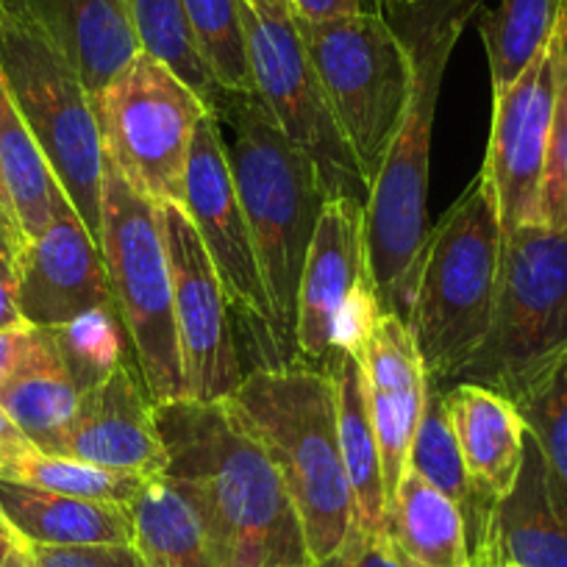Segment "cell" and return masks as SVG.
I'll list each match as a JSON object with an SVG mask.
<instances>
[{"instance_id": "cell-47", "label": "cell", "mask_w": 567, "mask_h": 567, "mask_svg": "<svg viewBox=\"0 0 567 567\" xmlns=\"http://www.w3.org/2000/svg\"><path fill=\"white\" fill-rule=\"evenodd\" d=\"M7 567H31V561H29V556H25V545L23 548L18 550V554L12 556V561H9Z\"/></svg>"}, {"instance_id": "cell-17", "label": "cell", "mask_w": 567, "mask_h": 567, "mask_svg": "<svg viewBox=\"0 0 567 567\" xmlns=\"http://www.w3.org/2000/svg\"><path fill=\"white\" fill-rule=\"evenodd\" d=\"M53 456L145 478L165 473L167 451L154 417V401L134 362L120 364L106 381L81 392L73 425Z\"/></svg>"}, {"instance_id": "cell-33", "label": "cell", "mask_w": 567, "mask_h": 567, "mask_svg": "<svg viewBox=\"0 0 567 567\" xmlns=\"http://www.w3.org/2000/svg\"><path fill=\"white\" fill-rule=\"evenodd\" d=\"M51 334L79 392H86L106 381L131 357L128 340H125V331L114 307L92 309V312L75 318L73 323L51 329Z\"/></svg>"}, {"instance_id": "cell-18", "label": "cell", "mask_w": 567, "mask_h": 567, "mask_svg": "<svg viewBox=\"0 0 567 567\" xmlns=\"http://www.w3.org/2000/svg\"><path fill=\"white\" fill-rule=\"evenodd\" d=\"M567 567V495L526 432L517 482L489 512L473 567Z\"/></svg>"}, {"instance_id": "cell-8", "label": "cell", "mask_w": 567, "mask_h": 567, "mask_svg": "<svg viewBox=\"0 0 567 567\" xmlns=\"http://www.w3.org/2000/svg\"><path fill=\"white\" fill-rule=\"evenodd\" d=\"M101 254L114 312L151 401L187 398L159 204L131 187L109 162L103 173Z\"/></svg>"}, {"instance_id": "cell-12", "label": "cell", "mask_w": 567, "mask_h": 567, "mask_svg": "<svg viewBox=\"0 0 567 567\" xmlns=\"http://www.w3.org/2000/svg\"><path fill=\"white\" fill-rule=\"evenodd\" d=\"M182 209L193 220L215 265L228 309L243 320L256 346L265 348L261 368H284V364L301 362L278 329L248 220H245L243 204H239L237 187L228 171L220 128L212 112L200 120L195 131L193 156L187 167V195H184Z\"/></svg>"}, {"instance_id": "cell-16", "label": "cell", "mask_w": 567, "mask_h": 567, "mask_svg": "<svg viewBox=\"0 0 567 567\" xmlns=\"http://www.w3.org/2000/svg\"><path fill=\"white\" fill-rule=\"evenodd\" d=\"M368 276L364 204L353 198H329L320 212L298 287L296 346L301 362L331 368L337 359V315Z\"/></svg>"}, {"instance_id": "cell-4", "label": "cell", "mask_w": 567, "mask_h": 567, "mask_svg": "<svg viewBox=\"0 0 567 567\" xmlns=\"http://www.w3.org/2000/svg\"><path fill=\"white\" fill-rule=\"evenodd\" d=\"M212 114L278 329L298 357V287L329 193L312 162L281 134L259 95L226 92Z\"/></svg>"}, {"instance_id": "cell-45", "label": "cell", "mask_w": 567, "mask_h": 567, "mask_svg": "<svg viewBox=\"0 0 567 567\" xmlns=\"http://www.w3.org/2000/svg\"><path fill=\"white\" fill-rule=\"evenodd\" d=\"M245 3H250V7L267 14H296L290 0H245Z\"/></svg>"}, {"instance_id": "cell-43", "label": "cell", "mask_w": 567, "mask_h": 567, "mask_svg": "<svg viewBox=\"0 0 567 567\" xmlns=\"http://www.w3.org/2000/svg\"><path fill=\"white\" fill-rule=\"evenodd\" d=\"M23 545H25L23 537L14 532L12 523H9L7 517H3V512H0V567H7L9 561H12V556L18 554Z\"/></svg>"}, {"instance_id": "cell-7", "label": "cell", "mask_w": 567, "mask_h": 567, "mask_svg": "<svg viewBox=\"0 0 567 567\" xmlns=\"http://www.w3.org/2000/svg\"><path fill=\"white\" fill-rule=\"evenodd\" d=\"M567 357V228L526 223L504 234L493 320L456 384L512 403Z\"/></svg>"}, {"instance_id": "cell-28", "label": "cell", "mask_w": 567, "mask_h": 567, "mask_svg": "<svg viewBox=\"0 0 567 567\" xmlns=\"http://www.w3.org/2000/svg\"><path fill=\"white\" fill-rule=\"evenodd\" d=\"M0 167L25 239L40 237L51 223V200L59 184L45 156L37 148L29 125L20 117L3 75H0Z\"/></svg>"}, {"instance_id": "cell-20", "label": "cell", "mask_w": 567, "mask_h": 567, "mask_svg": "<svg viewBox=\"0 0 567 567\" xmlns=\"http://www.w3.org/2000/svg\"><path fill=\"white\" fill-rule=\"evenodd\" d=\"M97 95L140 53L125 0H18Z\"/></svg>"}, {"instance_id": "cell-14", "label": "cell", "mask_w": 567, "mask_h": 567, "mask_svg": "<svg viewBox=\"0 0 567 567\" xmlns=\"http://www.w3.org/2000/svg\"><path fill=\"white\" fill-rule=\"evenodd\" d=\"M159 217L187 398L226 401L245 379L226 292L187 212L176 204H159Z\"/></svg>"}, {"instance_id": "cell-34", "label": "cell", "mask_w": 567, "mask_h": 567, "mask_svg": "<svg viewBox=\"0 0 567 567\" xmlns=\"http://www.w3.org/2000/svg\"><path fill=\"white\" fill-rule=\"evenodd\" d=\"M515 406L543 451L556 487L567 495V357L528 386Z\"/></svg>"}, {"instance_id": "cell-44", "label": "cell", "mask_w": 567, "mask_h": 567, "mask_svg": "<svg viewBox=\"0 0 567 567\" xmlns=\"http://www.w3.org/2000/svg\"><path fill=\"white\" fill-rule=\"evenodd\" d=\"M368 3V12L381 14V18H395L403 7H406V0H364Z\"/></svg>"}, {"instance_id": "cell-15", "label": "cell", "mask_w": 567, "mask_h": 567, "mask_svg": "<svg viewBox=\"0 0 567 567\" xmlns=\"http://www.w3.org/2000/svg\"><path fill=\"white\" fill-rule=\"evenodd\" d=\"M20 315L34 329H59L92 309L114 307L101 245L56 187L51 223L18 254Z\"/></svg>"}, {"instance_id": "cell-31", "label": "cell", "mask_w": 567, "mask_h": 567, "mask_svg": "<svg viewBox=\"0 0 567 567\" xmlns=\"http://www.w3.org/2000/svg\"><path fill=\"white\" fill-rule=\"evenodd\" d=\"M0 476L31 484V487L51 489V493L73 495V498L128 506L142 493V487L151 482L145 476H136V473L109 471V467L70 460V456L42 454L37 449L9 460L7 465L0 467Z\"/></svg>"}, {"instance_id": "cell-5", "label": "cell", "mask_w": 567, "mask_h": 567, "mask_svg": "<svg viewBox=\"0 0 567 567\" xmlns=\"http://www.w3.org/2000/svg\"><path fill=\"white\" fill-rule=\"evenodd\" d=\"M495 187L484 171L437 223L414 272L409 334L432 384L456 381L484 342L493 320L501 267Z\"/></svg>"}, {"instance_id": "cell-50", "label": "cell", "mask_w": 567, "mask_h": 567, "mask_svg": "<svg viewBox=\"0 0 567 567\" xmlns=\"http://www.w3.org/2000/svg\"><path fill=\"white\" fill-rule=\"evenodd\" d=\"M309 567H318V565H309Z\"/></svg>"}, {"instance_id": "cell-19", "label": "cell", "mask_w": 567, "mask_h": 567, "mask_svg": "<svg viewBox=\"0 0 567 567\" xmlns=\"http://www.w3.org/2000/svg\"><path fill=\"white\" fill-rule=\"evenodd\" d=\"M359 362H362L364 392L379 437L386 501H390L392 489L406 471L409 449L429 392V375L420 362L406 320L392 312L381 315Z\"/></svg>"}, {"instance_id": "cell-29", "label": "cell", "mask_w": 567, "mask_h": 567, "mask_svg": "<svg viewBox=\"0 0 567 567\" xmlns=\"http://www.w3.org/2000/svg\"><path fill=\"white\" fill-rule=\"evenodd\" d=\"M125 3L140 51L167 64L212 112L223 101L226 90L217 84L195 48L182 0H125Z\"/></svg>"}, {"instance_id": "cell-24", "label": "cell", "mask_w": 567, "mask_h": 567, "mask_svg": "<svg viewBox=\"0 0 567 567\" xmlns=\"http://www.w3.org/2000/svg\"><path fill=\"white\" fill-rule=\"evenodd\" d=\"M384 534L403 567H473L462 509L412 467L386 501Z\"/></svg>"}, {"instance_id": "cell-3", "label": "cell", "mask_w": 567, "mask_h": 567, "mask_svg": "<svg viewBox=\"0 0 567 567\" xmlns=\"http://www.w3.org/2000/svg\"><path fill=\"white\" fill-rule=\"evenodd\" d=\"M226 403L267 451L298 512L309 559L323 565L353 526L331 373L307 362L256 368Z\"/></svg>"}, {"instance_id": "cell-35", "label": "cell", "mask_w": 567, "mask_h": 567, "mask_svg": "<svg viewBox=\"0 0 567 567\" xmlns=\"http://www.w3.org/2000/svg\"><path fill=\"white\" fill-rule=\"evenodd\" d=\"M556 12H559L561 20L559 90H556L543 187H539V223L567 228V0L556 3Z\"/></svg>"}, {"instance_id": "cell-6", "label": "cell", "mask_w": 567, "mask_h": 567, "mask_svg": "<svg viewBox=\"0 0 567 567\" xmlns=\"http://www.w3.org/2000/svg\"><path fill=\"white\" fill-rule=\"evenodd\" d=\"M0 75L53 178L101 245L106 154L90 92L18 0H0Z\"/></svg>"}, {"instance_id": "cell-49", "label": "cell", "mask_w": 567, "mask_h": 567, "mask_svg": "<svg viewBox=\"0 0 567 567\" xmlns=\"http://www.w3.org/2000/svg\"><path fill=\"white\" fill-rule=\"evenodd\" d=\"M504 567H515V565H504Z\"/></svg>"}, {"instance_id": "cell-32", "label": "cell", "mask_w": 567, "mask_h": 567, "mask_svg": "<svg viewBox=\"0 0 567 567\" xmlns=\"http://www.w3.org/2000/svg\"><path fill=\"white\" fill-rule=\"evenodd\" d=\"M189 34L217 84L237 95H256L239 0H182Z\"/></svg>"}, {"instance_id": "cell-36", "label": "cell", "mask_w": 567, "mask_h": 567, "mask_svg": "<svg viewBox=\"0 0 567 567\" xmlns=\"http://www.w3.org/2000/svg\"><path fill=\"white\" fill-rule=\"evenodd\" d=\"M25 556L31 567H148L131 543L73 545V548L25 543Z\"/></svg>"}, {"instance_id": "cell-2", "label": "cell", "mask_w": 567, "mask_h": 567, "mask_svg": "<svg viewBox=\"0 0 567 567\" xmlns=\"http://www.w3.org/2000/svg\"><path fill=\"white\" fill-rule=\"evenodd\" d=\"M482 0H414L390 23L412 56V101L364 206L368 272L384 312L406 320L429 228V148L445 68Z\"/></svg>"}, {"instance_id": "cell-37", "label": "cell", "mask_w": 567, "mask_h": 567, "mask_svg": "<svg viewBox=\"0 0 567 567\" xmlns=\"http://www.w3.org/2000/svg\"><path fill=\"white\" fill-rule=\"evenodd\" d=\"M318 567H403L386 534H348L346 545Z\"/></svg>"}, {"instance_id": "cell-9", "label": "cell", "mask_w": 567, "mask_h": 567, "mask_svg": "<svg viewBox=\"0 0 567 567\" xmlns=\"http://www.w3.org/2000/svg\"><path fill=\"white\" fill-rule=\"evenodd\" d=\"M298 31L348 148L373 189L412 101V56L395 25L373 12L298 20Z\"/></svg>"}, {"instance_id": "cell-10", "label": "cell", "mask_w": 567, "mask_h": 567, "mask_svg": "<svg viewBox=\"0 0 567 567\" xmlns=\"http://www.w3.org/2000/svg\"><path fill=\"white\" fill-rule=\"evenodd\" d=\"M90 101L109 165L154 204L184 206L195 131L209 106L145 51Z\"/></svg>"}, {"instance_id": "cell-39", "label": "cell", "mask_w": 567, "mask_h": 567, "mask_svg": "<svg viewBox=\"0 0 567 567\" xmlns=\"http://www.w3.org/2000/svg\"><path fill=\"white\" fill-rule=\"evenodd\" d=\"M290 3L296 18L309 20V23L368 12V3H364V0H290Z\"/></svg>"}, {"instance_id": "cell-1", "label": "cell", "mask_w": 567, "mask_h": 567, "mask_svg": "<svg viewBox=\"0 0 567 567\" xmlns=\"http://www.w3.org/2000/svg\"><path fill=\"white\" fill-rule=\"evenodd\" d=\"M167 467L162 476L195 506L217 567H309L290 493L259 440L226 401L154 403Z\"/></svg>"}, {"instance_id": "cell-26", "label": "cell", "mask_w": 567, "mask_h": 567, "mask_svg": "<svg viewBox=\"0 0 567 567\" xmlns=\"http://www.w3.org/2000/svg\"><path fill=\"white\" fill-rule=\"evenodd\" d=\"M134 548L148 567H217L195 506L167 482L151 478L131 501Z\"/></svg>"}, {"instance_id": "cell-27", "label": "cell", "mask_w": 567, "mask_h": 567, "mask_svg": "<svg viewBox=\"0 0 567 567\" xmlns=\"http://www.w3.org/2000/svg\"><path fill=\"white\" fill-rule=\"evenodd\" d=\"M406 467H412L420 478H425L432 487H437L440 493L449 495L460 506L467 523L471 554H476L495 504L484 501L478 489L473 487L465 462H462L454 425H451L449 412H445V398L432 381H429V392H425L423 414H420L417 432H414L412 449H409Z\"/></svg>"}, {"instance_id": "cell-48", "label": "cell", "mask_w": 567, "mask_h": 567, "mask_svg": "<svg viewBox=\"0 0 567 567\" xmlns=\"http://www.w3.org/2000/svg\"><path fill=\"white\" fill-rule=\"evenodd\" d=\"M406 3H414V0H406Z\"/></svg>"}, {"instance_id": "cell-30", "label": "cell", "mask_w": 567, "mask_h": 567, "mask_svg": "<svg viewBox=\"0 0 567 567\" xmlns=\"http://www.w3.org/2000/svg\"><path fill=\"white\" fill-rule=\"evenodd\" d=\"M559 0H501L482 14V37L493 75V92L506 90L528 68L550 34Z\"/></svg>"}, {"instance_id": "cell-25", "label": "cell", "mask_w": 567, "mask_h": 567, "mask_svg": "<svg viewBox=\"0 0 567 567\" xmlns=\"http://www.w3.org/2000/svg\"><path fill=\"white\" fill-rule=\"evenodd\" d=\"M337 392V423H340V451L353 498V532L384 534L386 487L381 449L370 417L364 392L362 362L353 353H337L329 368Z\"/></svg>"}, {"instance_id": "cell-11", "label": "cell", "mask_w": 567, "mask_h": 567, "mask_svg": "<svg viewBox=\"0 0 567 567\" xmlns=\"http://www.w3.org/2000/svg\"><path fill=\"white\" fill-rule=\"evenodd\" d=\"M239 14L256 95L281 134L312 162L329 198H353L368 206L370 184L315 73L296 14H267L245 0H239Z\"/></svg>"}, {"instance_id": "cell-13", "label": "cell", "mask_w": 567, "mask_h": 567, "mask_svg": "<svg viewBox=\"0 0 567 567\" xmlns=\"http://www.w3.org/2000/svg\"><path fill=\"white\" fill-rule=\"evenodd\" d=\"M559 53L561 20L556 12L537 56L506 90L493 92V131L482 171L495 187L504 234L539 223V187L559 90Z\"/></svg>"}, {"instance_id": "cell-38", "label": "cell", "mask_w": 567, "mask_h": 567, "mask_svg": "<svg viewBox=\"0 0 567 567\" xmlns=\"http://www.w3.org/2000/svg\"><path fill=\"white\" fill-rule=\"evenodd\" d=\"M29 326L20 315L18 301V261L14 256L0 254V329H20Z\"/></svg>"}, {"instance_id": "cell-41", "label": "cell", "mask_w": 567, "mask_h": 567, "mask_svg": "<svg viewBox=\"0 0 567 567\" xmlns=\"http://www.w3.org/2000/svg\"><path fill=\"white\" fill-rule=\"evenodd\" d=\"M31 449H34V445L25 440V434L20 432L18 425L12 423V417H9V414L3 412V406H0V467Z\"/></svg>"}, {"instance_id": "cell-46", "label": "cell", "mask_w": 567, "mask_h": 567, "mask_svg": "<svg viewBox=\"0 0 567 567\" xmlns=\"http://www.w3.org/2000/svg\"><path fill=\"white\" fill-rule=\"evenodd\" d=\"M0 209L9 212V215L18 220V215H14V204H12V195H9V187H7V178H3V167H0Z\"/></svg>"}, {"instance_id": "cell-21", "label": "cell", "mask_w": 567, "mask_h": 567, "mask_svg": "<svg viewBox=\"0 0 567 567\" xmlns=\"http://www.w3.org/2000/svg\"><path fill=\"white\" fill-rule=\"evenodd\" d=\"M462 462L484 501L498 504L517 482L526 449V423L509 398L460 381L443 392Z\"/></svg>"}, {"instance_id": "cell-40", "label": "cell", "mask_w": 567, "mask_h": 567, "mask_svg": "<svg viewBox=\"0 0 567 567\" xmlns=\"http://www.w3.org/2000/svg\"><path fill=\"white\" fill-rule=\"evenodd\" d=\"M31 326H20V329H0V384L12 375L23 359L25 346H29Z\"/></svg>"}, {"instance_id": "cell-42", "label": "cell", "mask_w": 567, "mask_h": 567, "mask_svg": "<svg viewBox=\"0 0 567 567\" xmlns=\"http://www.w3.org/2000/svg\"><path fill=\"white\" fill-rule=\"evenodd\" d=\"M29 243L23 234V228H20V223L14 220L9 212L0 209V254H9L18 259V254L23 250V245Z\"/></svg>"}, {"instance_id": "cell-23", "label": "cell", "mask_w": 567, "mask_h": 567, "mask_svg": "<svg viewBox=\"0 0 567 567\" xmlns=\"http://www.w3.org/2000/svg\"><path fill=\"white\" fill-rule=\"evenodd\" d=\"M79 386L70 379L51 329L31 326L23 359L0 384V406L42 454H56L79 412Z\"/></svg>"}, {"instance_id": "cell-22", "label": "cell", "mask_w": 567, "mask_h": 567, "mask_svg": "<svg viewBox=\"0 0 567 567\" xmlns=\"http://www.w3.org/2000/svg\"><path fill=\"white\" fill-rule=\"evenodd\" d=\"M0 512L29 545H125L134 543L128 504L73 498L0 476Z\"/></svg>"}]
</instances>
